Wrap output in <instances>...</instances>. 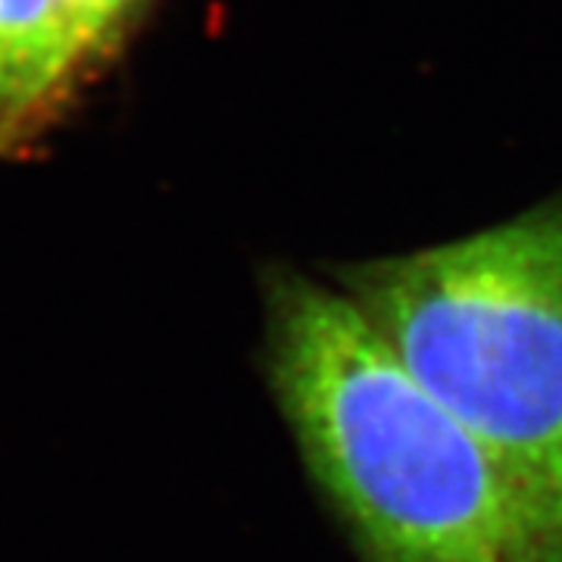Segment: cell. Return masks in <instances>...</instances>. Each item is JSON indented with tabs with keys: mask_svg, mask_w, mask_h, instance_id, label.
Listing matches in <instances>:
<instances>
[{
	"mask_svg": "<svg viewBox=\"0 0 562 562\" xmlns=\"http://www.w3.org/2000/svg\"><path fill=\"white\" fill-rule=\"evenodd\" d=\"M335 284L497 462L528 562H562V194Z\"/></svg>",
	"mask_w": 562,
	"mask_h": 562,
	"instance_id": "obj_2",
	"label": "cell"
},
{
	"mask_svg": "<svg viewBox=\"0 0 562 562\" xmlns=\"http://www.w3.org/2000/svg\"><path fill=\"white\" fill-rule=\"evenodd\" d=\"M150 3L154 0H66L94 63L106 60L128 38V32L150 10Z\"/></svg>",
	"mask_w": 562,
	"mask_h": 562,
	"instance_id": "obj_4",
	"label": "cell"
},
{
	"mask_svg": "<svg viewBox=\"0 0 562 562\" xmlns=\"http://www.w3.org/2000/svg\"><path fill=\"white\" fill-rule=\"evenodd\" d=\"M266 375L303 462L366 562H528L479 438L338 284L266 281Z\"/></svg>",
	"mask_w": 562,
	"mask_h": 562,
	"instance_id": "obj_1",
	"label": "cell"
},
{
	"mask_svg": "<svg viewBox=\"0 0 562 562\" xmlns=\"http://www.w3.org/2000/svg\"><path fill=\"white\" fill-rule=\"evenodd\" d=\"M91 66L66 0H0V150L35 138Z\"/></svg>",
	"mask_w": 562,
	"mask_h": 562,
	"instance_id": "obj_3",
	"label": "cell"
}]
</instances>
